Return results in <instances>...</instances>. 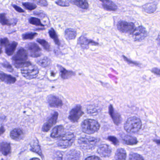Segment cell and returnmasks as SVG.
Here are the masks:
<instances>
[{
  "label": "cell",
  "instance_id": "1",
  "mask_svg": "<svg viewBox=\"0 0 160 160\" xmlns=\"http://www.w3.org/2000/svg\"><path fill=\"white\" fill-rule=\"evenodd\" d=\"M28 53L24 48H20L12 58L13 64L18 69L23 68L32 65L30 62L28 61Z\"/></svg>",
  "mask_w": 160,
  "mask_h": 160
},
{
  "label": "cell",
  "instance_id": "2",
  "mask_svg": "<svg viewBox=\"0 0 160 160\" xmlns=\"http://www.w3.org/2000/svg\"><path fill=\"white\" fill-rule=\"evenodd\" d=\"M100 141V139L93 137L83 136L78 139V147L84 150H91L95 148Z\"/></svg>",
  "mask_w": 160,
  "mask_h": 160
},
{
  "label": "cell",
  "instance_id": "3",
  "mask_svg": "<svg viewBox=\"0 0 160 160\" xmlns=\"http://www.w3.org/2000/svg\"><path fill=\"white\" fill-rule=\"evenodd\" d=\"M100 123L95 120L87 119L82 122L81 128L82 132L87 134H92L99 131Z\"/></svg>",
  "mask_w": 160,
  "mask_h": 160
},
{
  "label": "cell",
  "instance_id": "4",
  "mask_svg": "<svg viewBox=\"0 0 160 160\" xmlns=\"http://www.w3.org/2000/svg\"><path fill=\"white\" fill-rule=\"evenodd\" d=\"M141 125L140 119L136 117H131L124 123V129L127 133H135L140 130Z\"/></svg>",
  "mask_w": 160,
  "mask_h": 160
},
{
  "label": "cell",
  "instance_id": "5",
  "mask_svg": "<svg viewBox=\"0 0 160 160\" xmlns=\"http://www.w3.org/2000/svg\"><path fill=\"white\" fill-rule=\"evenodd\" d=\"M75 140V136L72 133H65L58 141V147L61 148L66 149L72 145Z\"/></svg>",
  "mask_w": 160,
  "mask_h": 160
},
{
  "label": "cell",
  "instance_id": "6",
  "mask_svg": "<svg viewBox=\"0 0 160 160\" xmlns=\"http://www.w3.org/2000/svg\"><path fill=\"white\" fill-rule=\"evenodd\" d=\"M21 74L26 79L28 80L34 79L38 76L39 71L38 67L35 65H29L27 67L22 68Z\"/></svg>",
  "mask_w": 160,
  "mask_h": 160
},
{
  "label": "cell",
  "instance_id": "7",
  "mask_svg": "<svg viewBox=\"0 0 160 160\" xmlns=\"http://www.w3.org/2000/svg\"><path fill=\"white\" fill-rule=\"evenodd\" d=\"M84 114L81 105H77L75 107L71 109L69 113L68 118L72 122H78Z\"/></svg>",
  "mask_w": 160,
  "mask_h": 160
},
{
  "label": "cell",
  "instance_id": "8",
  "mask_svg": "<svg viewBox=\"0 0 160 160\" xmlns=\"http://www.w3.org/2000/svg\"><path fill=\"white\" fill-rule=\"evenodd\" d=\"M26 48L31 57L37 58L42 56V49L35 43H29L26 45Z\"/></svg>",
  "mask_w": 160,
  "mask_h": 160
},
{
  "label": "cell",
  "instance_id": "9",
  "mask_svg": "<svg viewBox=\"0 0 160 160\" xmlns=\"http://www.w3.org/2000/svg\"><path fill=\"white\" fill-rule=\"evenodd\" d=\"M118 29L123 33L132 34L135 29V26L132 23H128L125 21H120L117 25Z\"/></svg>",
  "mask_w": 160,
  "mask_h": 160
},
{
  "label": "cell",
  "instance_id": "10",
  "mask_svg": "<svg viewBox=\"0 0 160 160\" xmlns=\"http://www.w3.org/2000/svg\"><path fill=\"white\" fill-rule=\"evenodd\" d=\"M132 34L135 41L140 42L147 37V32L144 27L139 26L138 28L135 29Z\"/></svg>",
  "mask_w": 160,
  "mask_h": 160
},
{
  "label": "cell",
  "instance_id": "11",
  "mask_svg": "<svg viewBox=\"0 0 160 160\" xmlns=\"http://www.w3.org/2000/svg\"><path fill=\"white\" fill-rule=\"evenodd\" d=\"M58 117V113L57 112H55L43 125L42 128L43 132H48L51 129V128L57 123Z\"/></svg>",
  "mask_w": 160,
  "mask_h": 160
},
{
  "label": "cell",
  "instance_id": "12",
  "mask_svg": "<svg viewBox=\"0 0 160 160\" xmlns=\"http://www.w3.org/2000/svg\"><path fill=\"white\" fill-rule=\"evenodd\" d=\"M47 101L50 107L59 108L63 105L62 101L58 96L53 94L48 95Z\"/></svg>",
  "mask_w": 160,
  "mask_h": 160
},
{
  "label": "cell",
  "instance_id": "13",
  "mask_svg": "<svg viewBox=\"0 0 160 160\" xmlns=\"http://www.w3.org/2000/svg\"><path fill=\"white\" fill-rule=\"evenodd\" d=\"M97 152L100 156L104 158H107L111 155L112 149L107 144H102L99 146Z\"/></svg>",
  "mask_w": 160,
  "mask_h": 160
},
{
  "label": "cell",
  "instance_id": "14",
  "mask_svg": "<svg viewBox=\"0 0 160 160\" xmlns=\"http://www.w3.org/2000/svg\"><path fill=\"white\" fill-rule=\"evenodd\" d=\"M10 137L13 140L19 141L22 140L25 137V133L20 128H15L10 132Z\"/></svg>",
  "mask_w": 160,
  "mask_h": 160
},
{
  "label": "cell",
  "instance_id": "15",
  "mask_svg": "<svg viewBox=\"0 0 160 160\" xmlns=\"http://www.w3.org/2000/svg\"><path fill=\"white\" fill-rule=\"evenodd\" d=\"M78 43L80 45L81 47L84 49L88 48L89 45L90 44L93 45H98V43H96V42H94L92 40L88 39L84 35L81 36L78 39Z\"/></svg>",
  "mask_w": 160,
  "mask_h": 160
},
{
  "label": "cell",
  "instance_id": "16",
  "mask_svg": "<svg viewBox=\"0 0 160 160\" xmlns=\"http://www.w3.org/2000/svg\"><path fill=\"white\" fill-rule=\"evenodd\" d=\"M65 134V130L63 126L62 125H58L53 128L50 136L53 138H60Z\"/></svg>",
  "mask_w": 160,
  "mask_h": 160
},
{
  "label": "cell",
  "instance_id": "17",
  "mask_svg": "<svg viewBox=\"0 0 160 160\" xmlns=\"http://www.w3.org/2000/svg\"><path fill=\"white\" fill-rule=\"evenodd\" d=\"M109 113L114 123L116 125H118L121 122V118L120 114L114 110L111 105H110L109 106Z\"/></svg>",
  "mask_w": 160,
  "mask_h": 160
},
{
  "label": "cell",
  "instance_id": "18",
  "mask_svg": "<svg viewBox=\"0 0 160 160\" xmlns=\"http://www.w3.org/2000/svg\"><path fill=\"white\" fill-rule=\"evenodd\" d=\"M81 159V153L80 152L76 149L71 150L65 156V160H79Z\"/></svg>",
  "mask_w": 160,
  "mask_h": 160
},
{
  "label": "cell",
  "instance_id": "19",
  "mask_svg": "<svg viewBox=\"0 0 160 160\" xmlns=\"http://www.w3.org/2000/svg\"><path fill=\"white\" fill-rule=\"evenodd\" d=\"M30 150L31 151L33 152L37 153L39 154L42 159L44 158L42 152V149H41V147L39 144L38 140L37 139H33V141L31 144Z\"/></svg>",
  "mask_w": 160,
  "mask_h": 160
},
{
  "label": "cell",
  "instance_id": "20",
  "mask_svg": "<svg viewBox=\"0 0 160 160\" xmlns=\"http://www.w3.org/2000/svg\"><path fill=\"white\" fill-rule=\"evenodd\" d=\"M61 77L63 79H67L75 75V73L72 71H68L61 65H58Z\"/></svg>",
  "mask_w": 160,
  "mask_h": 160
},
{
  "label": "cell",
  "instance_id": "21",
  "mask_svg": "<svg viewBox=\"0 0 160 160\" xmlns=\"http://www.w3.org/2000/svg\"><path fill=\"white\" fill-rule=\"evenodd\" d=\"M102 3V6L104 9L107 11H117L118 7L115 3L110 0H100Z\"/></svg>",
  "mask_w": 160,
  "mask_h": 160
},
{
  "label": "cell",
  "instance_id": "22",
  "mask_svg": "<svg viewBox=\"0 0 160 160\" xmlns=\"http://www.w3.org/2000/svg\"><path fill=\"white\" fill-rule=\"evenodd\" d=\"M1 80L2 82H4L7 84H13L15 83L16 81V78L14 77L11 75L6 74L5 73L1 72L0 74Z\"/></svg>",
  "mask_w": 160,
  "mask_h": 160
},
{
  "label": "cell",
  "instance_id": "23",
  "mask_svg": "<svg viewBox=\"0 0 160 160\" xmlns=\"http://www.w3.org/2000/svg\"><path fill=\"white\" fill-rule=\"evenodd\" d=\"M121 138L123 143L127 145L132 146L136 145L138 143L137 139L135 137L129 135H124L122 136Z\"/></svg>",
  "mask_w": 160,
  "mask_h": 160
},
{
  "label": "cell",
  "instance_id": "24",
  "mask_svg": "<svg viewBox=\"0 0 160 160\" xmlns=\"http://www.w3.org/2000/svg\"><path fill=\"white\" fill-rule=\"evenodd\" d=\"M70 2L73 5L84 10H87L89 7L88 3L87 0H70Z\"/></svg>",
  "mask_w": 160,
  "mask_h": 160
},
{
  "label": "cell",
  "instance_id": "25",
  "mask_svg": "<svg viewBox=\"0 0 160 160\" xmlns=\"http://www.w3.org/2000/svg\"><path fill=\"white\" fill-rule=\"evenodd\" d=\"M12 151L11 144L6 142H2L1 143V152L3 155L7 156L10 154Z\"/></svg>",
  "mask_w": 160,
  "mask_h": 160
},
{
  "label": "cell",
  "instance_id": "26",
  "mask_svg": "<svg viewBox=\"0 0 160 160\" xmlns=\"http://www.w3.org/2000/svg\"><path fill=\"white\" fill-rule=\"evenodd\" d=\"M36 62L40 66L43 68H48L50 67L52 63L51 59L47 57H44L39 59L36 61Z\"/></svg>",
  "mask_w": 160,
  "mask_h": 160
},
{
  "label": "cell",
  "instance_id": "27",
  "mask_svg": "<svg viewBox=\"0 0 160 160\" xmlns=\"http://www.w3.org/2000/svg\"><path fill=\"white\" fill-rule=\"evenodd\" d=\"M18 43L17 42H13L10 44L7 47L5 48V53L8 56H11L14 53L17 47Z\"/></svg>",
  "mask_w": 160,
  "mask_h": 160
},
{
  "label": "cell",
  "instance_id": "28",
  "mask_svg": "<svg viewBox=\"0 0 160 160\" xmlns=\"http://www.w3.org/2000/svg\"><path fill=\"white\" fill-rule=\"evenodd\" d=\"M126 152L124 149L120 148L117 150L115 154L116 160H125L126 158Z\"/></svg>",
  "mask_w": 160,
  "mask_h": 160
},
{
  "label": "cell",
  "instance_id": "29",
  "mask_svg": "<svg viewBox=\"0 0 160 160\" xmlns=\"http://www.w3.org/2000/svg\"><path fill=\"white\" fill-rule=\"evenodd\" d=\"M76 36V31L73 29H67L65 31V37L67 40H74V39H75Z\"/></svg>",
  "mask_w": 160,
  "mask_h": 160
},
{
  "label": "cell",
  "instance_id": "30",
  "mask_svg": "<svg viewBox=\"0 0 160 160\" xmlns=\"http://www.w3.org/2000/svg\"><path fill=\"white\" fill-rule=\"evenodd\" d=\"M143 9L146 12L152 13L156 11V4L154 2L148 3L143 6Z\"/></svg>",
  "mask_w": 160,
  "mask_h": 160
},
{
  "label": "cell",
  "instance_id": "31",
  "mask_svg": "<svg viewBox=\"0 0 160 160\" xmlns=\"http://www.w3.org/2000/svg\"><path fill=\"white\" fill-rule=\"evenodd\" d=\"M49 36L51 37V39L53 40V41L55 42L56 44L58 45H60V41L59 40L58 37V35H57V33H56V31L55 30L52 28L49 30Z\"/></svg>",
  "mask_w": 160,
  "mask_h": 160
},
{
  "label": "cell",
  "instance_id": "32",
  "mask_svg": "<svg viewBox=\"0 0 160 160\" xmlns=\"http://www.w3.org/2000/svg\"><path fill=\"white\" fill-rule=\"evenodd\" d=\"M1 23L3 26H12V22L7 18L6 14L5 13H1Z\"/></svg>",
  "mask_w": 160,
  "mask_h": 160
},
{
  "label": "cell",
  "instance_id": "33",
  "mask_svg": "<svg viewBox=\"0 0 160 160\" xmlns=\"http://www.w3.org/2000/svg\"><path fill=\"white\" fill-rule=\"evenodd\" d=\"M37 42L43 47L45 50L48 51V52L50 51L51 48H50V45L46 40H44V39H38L37 40Z\"/></svg>",
  "mask_w": 160,
  "mask_h": 160
},
{
  "label": "cell",
  "instance_id": "34",
  "mask_svg": "<svg viewBox=\"0 0 160 160\" xmlns=\"http://www.w3.org/2000/svg\"><path fill=\"white\" fill-rule=\"evenodd\" d=\"M29 22L32 25H34L36 26H39V27H44V26L42 24L40 19L36 18H31L29 19Z\"/></svg>",
  "mask_w": 160,
  "mask_h": 160
},
{
  "label": "cell",
  "instance_id": "35",
  "mask_svg": "<svg viewBox=\"0 0 160 160\" xmlns=\"http://www.w3.org/2000/svg\"><path fill=\"white\" fill-rule=\"evenodd\" d=\"M37 35L36 32H28L22 35V38L24 40H32Z\"/></svg>",
  "mask_w": 160,
  "mask_h": 160
},
{
  "label": "cell",
  "instance_id": "36",
  "mask_svg": "<svg viewBox=\"0 0 160 160\" xmlns=\"http://www.w3.org/2000/svg\"><path fill=\"white\" fill-rule=\"evenodd\" d=\"M23 6L25 7L26 10L28 11H33L34 9L37 8V6L34 3H31V2H25L23 3Z\"/></svg>",
  "mask_w": 160,
  "mask_h": 160
},
{
  "label": "cell",
  "instance_id": "37",
  "mask_svg": "<svg viewBox=\"0 0 160 160\" xmlns=\"http://www.w3.org/2000/svg\"><path fill=\"white\" fill-rule=\"evenodd\" d=\"M56 4L61 7H68L70 5V0H58Z\"/></svg>",
  "mask_w": 160,
  "mask_h": 160
},
{
  "label": "cell",
  "instance_id": "38",
  "mask_svg": "<svg viewBox=\"0 0 160 160\" xmlns=\"http://www.w3.org/2000/svg\"><path fill=\"white\" fill-rule=\"evenodd\" d=\"M129 160H144V158L141 155L137 153L132 152L129 155Z\"/></svg>",
  "mask_w": 160,
  "mask_h": 160
},
{
  "label": "cell",
  "instance_id": "39",
  "mask_svg": "<svg viewBox=\"0 0 160 160\" xmlns=\"http://www.w3.org/2000/svg\"><path fill=\"white\" fill-rule=\"evenodd\" d=\"M2 66H3L4 68H5V69H7L8 71H9V72H12L14 70L12 65H11L9 62H3L2 63Z\"/></svg>",
  "mask_w": 160,
  "mask_h": 160
},
{
  "label": "cell",
  "instance_id": "40",
  "mask_svg": "<svg viewBox=\"0 0 160 160\" xmlns=\"http://www.w3.org/2000/svg\"><path fill=\"white\" fill-rule=\"evenodd\" d=\"M33 1L38 5L43 7L47 6L48 4L47 0H33Z\"/></svg>",
  "mask_w": 160,
  "mask_h": 160
},
{
  "label": "cell",
  "instance_id": "41",
  "mask_svg": "<svg viewBox=\"0 0 160 160\" xmlns=\"http://www.w3.org/2000/svg\"><path fill=\"white\" fill-rule=\"evenodd\" d=\"M9 44H10V42H9V41L8 38H4L1 39V47H4L6 48Z\"/></svg>",
  "mask_w": 160,
  "mask_h": 160
},
{
  "label": "cell",
  "instance_id": "42",
  "mask_svg": "<svg viewBox=\"0 0 160 160\" xmlns=\"http://www.w3.org/2000/svg\"><path fill=\"white\" fill-rule=\"evenodd\" d=\"M108 139L110 142H112L114 145L115 146H117L118 144H119V141L118 140V138L114 136H108Z\"/></svg>",
  "mask_w": 160,
  "mask_h": 160
},
{
  "label": "cell",
  "instance_id": "43",
  "mask_svg": "<svg viewBox=\"0 0 160 160\" xmlns=\"http://www.w3.org/2000/svg\"><path fill=\"white\" fill-rule=\"evenodd\" d=\"M12 7L14 8L15 10L19 13H24L25 12V11L23 10V9H21L20 7H18L17 5H15V4H13Z\"/></svg>",
  "mask_w": 160,
  "mask_h": 160
},
{
  "label": "cell",
  "instance_id": "44",
  "mask_svg": "<svg viewBox=\"0 0 160 160\" xmlns=\"http://www.w3.org/2000/svg\"><path fill=\"white\" fill-rule=\"evenodd\" d=\"M152 72L157 75L160 77V69L157 68H154L152 70Z\"/></svg>",
  "mask_w": 160,
  "mask_h": 160
},
{
  "label": "cell",
  "instance_id": "45",
  "mask_svg": "<svg viewBox=\"0 0 160 160\" xmlns=\"http://www.w3.org/2000/svg\"><path fill=\"white\" fill-rule=\"evenodd\" d=\"M35 15L37 16L43 18L45 17V14L42 12H35L33 13Z\"/></svg>",
  "mask_w": 160,
  "mask_h": 160
},
{
  "label": "cell",
  "instance_id": "46",
  "mask_svg": "<svg viewBox=\"0 0 160 160\" xmlns=\"http://www.w3.org/2000/svg\"><path fill=\"white\" fill-rule=\"evenodd\" d=\"M86 160H100L101 158L98 156L93 155V156H89L88 158H86Z\"/></svg>",
  "mask_w": 160,
  "mask_h": 160
},
{
  "label": "cell",
  "instance_id": "47",
  "mask_svg": "<svg viewBox=\"0 0 160 160\" xmlns=\"http://www.w3.org/2000/svg\"><path fill=\"white\" fill-rule=\"evenodd\" d=\"M123 58H124V59H125V61H126L128 62H129V63H132V64H135V65H138V63H136V62H133L129 60H128V59L127 58H125V57H123Z\"/></svg>",
  "mask_w": 160,
  "mask_h": 160
},
{
  "label": "cell",
  "instance_id": "48",
  "mask_svg": "<svg viewBox=\"0 0 160 160\" xmlns=\"http://www.w3.org/2000/svg\"><path fill=\"white\" fill-rule=\"evenodd\" d=\"M4 132H5V129H4L3 126H2L1 127V134H2Z\"/></svg>",
  "mask_w": 160,
  "mask_h": 160
},
{
  "label": "cell",
  "instance_id": "49",
  "mask_svg": "<svg viewBox=\"0 0 160 160\" xmlns=\"http://www.w3.org/2000/svg\"><path fill=\"white\" fill-rule=\"evenodd\" d=\"M154 142L158 144V145H160V139H155V140H153Z\"/></svg>",
  "mask_w": 160,
  "mask_h": 160
}]
</instances>
